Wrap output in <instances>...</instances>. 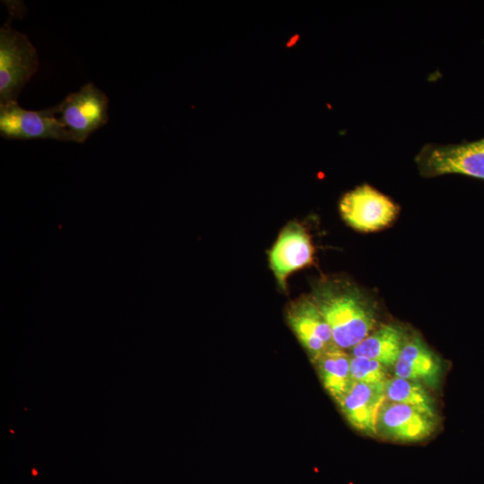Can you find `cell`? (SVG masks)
Here are the masks:
<instances>
[{
  "instance_id": "5b68a950",
  "label": "cell",
  "mask_w": 484,
  "mask_h": 484,
  "mask_svg": "<svg viewBox=\"0 0 484 484\" xmlns=\"http://www.w3.org/2000/svg\"><path fill=\"white\" fill-rule=\"evenodd\" d=\"M339 208L344 221L360 232L385 229L399 213V207L391 198L367 184L346 193Z\"/></svg>"
},
{
  "instance_id": "7c38bea8",
  "label": "cell",
  "mask_w": 484,
  "mask_h": 484,
  "mask_svg": "<svg viewBox=\"0 0 484 484\" xmlns=\"http://www.w3.org/2000/svg\"><path fill=\"white\" fill-rule=\"evenodd\" d=\"M407 340L402 328L394 324H385L353 347L351 355L376 360L386 367H393Z\"/></svg>"
},
{
  "instance_id": "5bb4252c",
  "label": "cell",
  "mask_w": 484,
  "mask_h": 484,
  "mask_svg": "<svg viewBox=\"0 0 484 484\" xmlns=\"http://www.w3.org/2000/svg\"><path fill=\"white\" fill-rule=\"evenodd\" d=\"M385 394L388 401L410 405L436 417L433 399L419 382L395 376L385 382Z\"/></svg>"
},
{
  "instance_id": "4fadbf2b",
  "label": "cell",
  "mask_w": 484,
  "mask_h": 484,
  "mask_svg": "<svg viewBox=\"0 0 484 484\" xmlns=\"http://www.w3.org/2000/svg\"><path fill=\"white\" fill-rule=\"evenodd\" d=\"M314 363L316 365L323 385L339 403L354 381L350 375V356L333 344Z\"/></svg>"
},
{
  "instance_id": "7a4b0ae2",
  "label": "cell",
  "mask_w": 484,
  "mask_h": 484,
  "mask_svg": "<svg viewBox=\"0 0 484 484\" xmlns=\"http://www.w3.org/2000/svg\"><path fill=\"white\" fill-rule=\"evenodd\" d=\"M39 69L36 48L28 37L9 23L0 29V104L17 102Z\"/></svg>"
},
{
  "instance_id": "9c48e42d",
  "label": "cell",
  "mask_w": 484,
  "mask_h": 484,
  "mask_svg": "<svg viewBox=\"0 0 484 484\" xmlns=\"http://www.w3.org/2000/svg\"><path fill=\"white\" fill-rule=\"evenodd\" d=\"M436 428V417L414 407L385 400L376 419V435L399 442H417Z\"/></svg>"
},
{
  "instance_id": "52a82bcc",
  "label": "cell",
  "mask_w": 484,
  "mask_h": 484,
  "mask_svg": "<svg viewBox=\"0 0 484 484\" xmlns=\"http://www.w3.org/2000/svg\"><path fill=\"white\" fill-rule=\"evenodd\" d=\"M314 246L307 229L296 221L288 223L269 252V264L280 289L294 272L314 263Z\"/></svg>"
},
{
  "instance_id": "ba28073f",
  "label": "cell",
  "mask_w": 484,
  "mask_h": 484,
  "mask_svg": "<svg viewBox=\"0 0 484 484\" xmlns=\"http://www.w3.org/2000/svg\"><path fill=\"white\" fill-rule=\"evenodd\" d=\"M286 320L313 362L334 344L329 324L309 295L288 305Z\"/></svg>"
},
{
  "instance_id": "30bf717a",
  "label": "cell",
  "mask_w": 484,
  "mask_h": 484,
  "mask_svg": "<svg viewBox=\"0 0 484 484\" xmlns=\"http://www.w3.org/2000/svg\"><path fill=\"white\" fill-rule=\"evenodd\" d=\"M385 400V384L369 385L353 381L338 404L354 428L375 436L377 415Z\"/></svg>"
},
{
  "instance_id": "9a60e30c",
  "label": "cell",
  "mask_w": 484,
  "mask_h": 484,
  "mask_svg": "<svg viewBox=\"0 0 484 484\" xmlns=\"http://www.w3.org/2000/svg\"><path fill=\"white\" fill-rule=\"evenodd\" d=\"M350 375L354 381L369 384H385L386 367L380 362L363 357H350Z\"/></svg>"
},
{
  "instance_id": "8fae6325",
  "label": "cell",
  "mask_w": 484,
  "mask_h": 484,
  "mask_svg": "<svg viewBox=\"0 0 484 484\" xmlns=\"http://www.w3.org/2000/svg\"><path fill=\"white\" fill-rule=\"evenodd\" d=\"M439 358L419 337L407 340L394 365L395 376L436 386L441 375Z\"/></svg>"
},
{
  "instance_id": "3957f363",
  "label": "cell",
  "mask_w": 484,
  "mask_h": 484,
  "mask_svg": "<svg viewBox=\"0 0 484 484\" xmlns=\"http://www.w3.org/2000/svg\"><path fill=\"white\" fill-rule=\"evenodd\" d=\"M55 108L60 115L58 118L75 143H84L108 121V98L92 82L70 93Z\"/></svg>"
},
{
  "instance_id": "6da1fadb",
  "label": "cell",
  "mask_w": 484,
  "mask_h": 484,
  "mask_svg": "<svg viewBox=\"0 0 484 484\" xmlns=\"http://www.w3.org/2000/svg\"><path fill=\"white\" fill-rule=\"evenodd\" d=\"M309 296L329 324L338 348L351 350L375 330L372 301L355 284L341 279L322 280L313 285Z\"/></svg>"
},
{
  "instance_id": "277c9868",
  "label": "cell",
  "mask_w": 484,
  "mask_h": 484,
  "mask_svg": "<svg viewBox=\"0 0 484 484\" xmlns=\"http://www.w3.org/2000/svg\"><path fill=\"white\" fill-rule=\"evenodd\" d=\"M424 177L460 174L484 179V138L451 145H428L416 158Z\"/></svg>"
},
{
  "instance_id": "8992f818",
  "label": "cell",
  "mask_w": 484,
  "mask_h": 484,
  "mask_svg": "<svg viewBox=\"0 0 484 484\" xmlns=\"http://www.w3.org/2000/svg\"><path fill=\"white\" fill-rule=\"evenodd\" d=\"M56 108L28 110L17 102L0 104V134L8 140L54 139L73 142L56 117Z\"/></svg>"
}]
</instances>
